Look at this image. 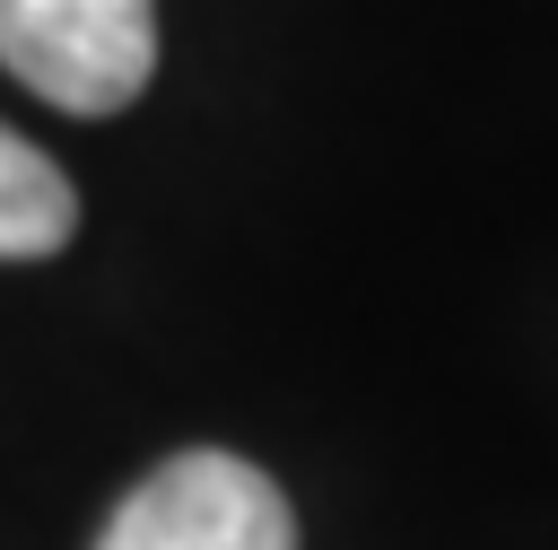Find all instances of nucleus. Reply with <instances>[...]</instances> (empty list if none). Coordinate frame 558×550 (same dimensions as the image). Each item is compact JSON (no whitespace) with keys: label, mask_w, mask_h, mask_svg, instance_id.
Masks as SVG:
<instances>
[{"label":"nucleus","mask_w":558,"mask_h":550,"mask_svg":"<svg viewBox=\"0 0 558 550\" xmlns=\"http://www.w3.org/2000/svg\"><path fill=\"white\" fill-rule=\"evenodd\" d=\"M0 70L61 113H122L157 70V0H0Z\"/></svg>","instance_id":"2"},{"label":"nucleus","mask_w":558,"mask_h":550,"mask_svg":"<svg viewBox=\"0 0 558 550\" xmlns=\"http://www.w3.org/2000/svg\"><path fill=\"white\" fill-rule=\"evenodd\" d=\"M78 236V192H70V175L35 148V140H17L9 122H0V262H44V253H61Z\"/></svg>","instance_id":"3"},{"label":"nucleus","mask_w":558,"mask_h":550,"mask_svg":"<svg viewBox=\"0 0 558 550\" xmlns=\"http://www.w3.org/2000/svg\"><path fill=\"white\" fill-rule=\"evenodd\" d=\"M96 550H296V515L262 463L183 445L105 515Z\"/></svg>","instance_id":"1"}]
</instances>
